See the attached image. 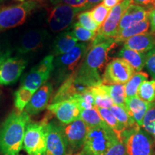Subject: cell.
Wrapping results in <instances>:
<instances>
[{"label":"cell","instance_id":"cell-1","mask_svg":"<svg viewBox=\"0 0 155 155\" xmlns=\"http://www.w3.org/2000/svg\"><path fill=\"white\" fill-rule=\"evenodd\" d=\"M117 44L114 38H108L105 41L91 46L81 67L75 73L77 80L91 88L102 83L101 73L107 65L108 53Z\"/></svg>","mask_w":155,"mask_h":155},{"label":"cell","instance_id":"cell-2","mask_svg":"<svg viewBox=\"0 0 155 155\" xmlns=\"http://www.w3.org/2000/svg\"><path fill=\"white\" fill-rule=\"evenodd\" d=\"M30 121L25 111H13L0 126V152L2 155H19L23 148L25 129Z\"/></svg>","mask_w":155,"mask_h":155},{"label":"cell","instance_id":"cell-3","mask_svg":"<svg viewBox=\"0 0 155 155\" xmlns=\"http://www.w3.org/2000/svg\"><path fill=\"white\" fill-rule=\"evenodd\" d=\"M91 46L84 42L78 43L68 53L57 56L54 59L53 71L58 83L63 82L77 73Z\"/></svg>","mask_w":155,"mask_h":155},{"label":"cell","instance_id":"cell-4","mask_svg":"<svg viewBox=\"0 0 155 155\" xmlns=\"http://www.w3.org/2000/svg\"><path fill=\"white\" fill-rule=\"evenodd\" d=\"M118 140L109 127L88 128L84 144L78 155H105Z\"/></svg>","mask_w":155,"mask_h":155},{"label":"cell","instance_id":"cell-5","mask_svg":"<svg viewBox=\"0 0 155 155\" xmlns=\"http://www.w3.org/2000/svg\"><path fill=\"white\" fill-rule=\"evenodd\" d=\"M140 127L137 125L122 134L121 142L124 144L127 155H153L152 139Z\"/></svg>","mask_w":155,"mask_h":155},{"label":"cell","instance_id":"cell-6","mask_svg":"<svg viewBox=\"0 0 155 155\" xmlns=\"http://www.w3.org/2000/svg\"><path fill=\"white\" fill-rule=\"evenodd\" d=\"M48 119L28 124L25 129L23 149L30 155H44L46 150V126Z\"/></svg>","mask_w":155,"mask_h":155},{"label":"cell","instance_id":"cell-7","mask_svg":"<svg viewBox=\"0 0 155 155\" xmlns=\"http://www.w3.org/2000/svg\"><path fill=\"white\" fill-rule=\"evenodd\" d=\"M38 5L34 1H28L17 5L0 9V31L22 25Z\"/></svg>","mask_w":155,"mask_h":155},{"label":"cell","instance_id":"cell-8","mask_svg":"<svg viewBox=\"0 0 155 155\" xmlns=\"http://www.w3.org/2000/svg\"><path fill=\"white\" fill-rule=\"evenodd\" d=\"M60 125L66 141L67 154L78 155L84 144L88 127L81 118L68 124L60 123Z\"/></svg>","mask_w":155,"mask_h":155},{"label":"cell","instance_id":"cell-9","mask_svg":"<svg viewBox=\"0 0 155 155\" xmlns=\"http://www.w3.org/2000/svg\"><path fill=\"white\" fill-rule=\"evenodd\" d=\"M53 61L54 56L52 55L44 58L23 78L21 86L35 94L50 78L53 71Z\"/></svg>","mask_w":155,"mask_h":155},{"label":"cell","instance_id":"cell-10","mask_svg":"<svg viewBox=\"0 0 155 155\" xmlns=\"http://www.w3.org/2000/svg\"><path fill=\"white\" fill-rule=\"evenodd\" d=\"M135 73L131 65L121 58H115L107 63L102 75L105 85L126 84Z\"/></svg>","mask_w":155,"mask_h":155},{"label":"cell","instance_id":"cell-11","mask_svg":"<svg viewBox=\"0 0 155 155\" xmlns=\"http://www.w3.org/2000/svg\"><path fill=\"white\" fill-rule=\"evenodd\" d=\"M83 9L76 8L66 5H54L48 13V22L50 28L54 32H61L73 24L75 17Z\"/></svg>","mask_w":155,"mask_h":155},{"label":"cell","instance_id":"cell-12","mask_svg":"<svg viewBox=\"0 0 155 155\" xmlns=\"http://www.w3.org/2000/svg\"><path fill=\"white\" fill-rule=\"evenodd\" d=\"M44 155H67V144L61 125L55 121L46 126V150Z\"/></svg>","mask_w":155,"mask_h":155},{"label":"cell","instance_id":"cell-13","mask_svg":"<svg viewBox=\"0 0 155 155\" xmlns=\"http://www.w3.org/2000/svg\"><path fill=\"white\" fill-rule=\"evenodd\" d=\"M47 108L63 124H68L81 118V109L73 98L53 103L48 105Z\"/></svg>","mask_w":155,"mask_h":155},{"label":"cell","instance_id":"cell-14","mask_svg":"<svg viewBox=\"0 0 155 155\" xmlns=\"http://www.w3.org/2000/svg\"><path fill=\"white\" fill-rule=\"evenodd\" d=\"M131 5H132V0H122L114 7L110 10L109 15L98 30L97 34L107 38H115L121 17Z\"/></svg>","mask_w":155,"mask_h":155},{"label":"cell","instance_id":"cell-15","mask_svg":"<svg viewBox=\"0 0 155 155\" xmlns=\"http://www.w3.org/2000/svg\"><path fill=\"white\" fill-rule=\"evenodd\" d=\"M27 65L22 58H9L0 65V85L9 86L16 83Z\"/></svg>","mask_w":155,"mask_h":155},{"label":"cell","instance_id":"cell-16","mask_svg":"<svg viewBox=\"0 0 155 155\" xmlns=\"http://www.w3.org/2000/svg\"><path fill=\"white\" fill-rule=\"evenodd\" d=\"M75 74L63 81L54 96L52 100V104L71 99L77 95L86 92L91 88L87 85L77 80Z\"/></svg>","mask_w":155,"mask_h":155},{"label":"cell","instance_id":"cell-17","mask_svg":"<svg viewBox=\"0 0 155 155\" xmlns=\"http://www.w3.org/2000/svg\"><path fill=\"white\" fill-rule=\"evenodd\" d=\"M53 85L49 82H46L35 93L30 102L25 108V111L28 115H36L43 111L48 107L52 94Z\"/></svg>","mask_w":155,"mask_h":155},{"label":"cell","instance_id":"cell-18","mask_svg":"<svg viewBox=\"0 0 155 155\" xmlns=\"http://www.w3.org/2000/svg\"><path fill=\"white\" fill-rule=\"evenodd\" d=\"M48 36V32L44 30L29 31L22 37L17 48V52L24 55L39 49L43 45Z\"/></svg>","mask_w":155,"mask_h":155},{"label":"cell","instance_id":"cell-19","mask_svg":"<svg viewBox=\"0 0 155 155\" xmlns=\"http://www.w3.org/2000/svg\"><path fill=\"white\" fill-rule=\"evenodd\" d=\"M154 106H155V102H146L137 96L131 98H126L125 100V107L128 113L139 127L142 126L145 114Z\"/></svg>","mask_w":155,"mask_h":155},{"label":"cell","instance_id":"cell-20","mask_svg":"<svg viewBox=\"0 0 155 155\" xmlns=\"http://www.w3.org/2000/svg\"><path fill=\"white\" fill-rule=\"evenodd\" d=\"M150 11L147 10L144 7L137 5H131L124 13L119 27L117 33L127 27L149 19Z\"/></svg>","mask_w":155,"mask_h":155},{"label":"cell","instance_id":"cell-21","mask_svg":"<svg viewBox=\"0 0 155 155\" xmlns=\"http://www.w3.org/2000/svg\"><path fill=\"white\" fill-rule=\"evenodd\" d=\"M124 48L143 53L155 50V34L147 32L134 36L124 42Z\"/></svg>","mask_w":155,"mask_h":155},{"label":"cell","instance_id":"cell-22","mask_svg":"<svg viewBox=\"0 0 155 155\" xmlns=\"http://www.w3.org/2000/svg\"><path fill=\"white\" fill-rule=\"evenodd\" d=\"M78 44V40L71 31H66L58 35L53 42V55L59 56L68 53Z\"/></svg>","mask_w":155,"mask_h":155},{"label":"cell","instance_id":"cell-23","mask_svg":"<svg viewBox=\"0 0 155 155\" xmlns=\"http://www.w3.org/2000/svg\"><path fill=\"white\" fill-rule=\"evenodd\" d=\"M117 58H121L127 61L134 71L139 72L144 68L147 60V53H139L135 50L123 48L117 53Z\"/></svg>","mask_w":155,"mask_h":155},{"label":"cell","instance_id":"cell-24","mask_svg":"<svg viewBox=\"0 0 155 155\" xmlns=\"http://www.w3.org/2000/svg\"><path fill=\"white\" fill-rule=\"evenodd\" d=\"M150 27V23L149 19L147 20L142 21V22L136 23V24L130 25V26L127 27V28L118 32L116 36L114 38V40L117 44L122 42H125L128 39L137 35L147 33Z\"/></svg>","mask_w":155,"mask_h":155},{"label":"cell","instance_id":"cell-25","mask_svg":"<svg viewBox=\"0 0 155 155\" xmlns=\"http://www.w3.org/2000/svg\"><path fill=\"white\" fill-rule=\"evenodd\" d=\"M89 90L94 97L95 106L110 109L114 105V103L108 94L107 85L101 83L96 86L91 87Z\"/></svg>","mask_w":155,"mask_h":155},{"label":"cell","instance_id":"cell-26","mask_svg":"<svg viewBox=\"0 0 155 155\" xmlns=\"http://www.w3.org/2000/svg\"><path fill=\"white\" fill-rule=\"evenodd\" d=\"M96 108L99 113L100 116H101L103 120L114 131V132L116 134V137H117V139L121 142L122 134L124 132L125 130H127V129L118 121L115 116L111 111V110L108 109V108H99L96 107Z\"/></svg>","mask_w":155,"mask_h":155},{"label":"cell","instance_id":"cell-27","mask_svg":"<svg viewBox=\"0 0 155 155\" xmlns=\"http://www.w3.org/2000/svg\"><path fill=\"white\" fill-rule=\"evenodd\" d=\"M81 119L85 122L88 128L108 127L100 116L96 106L91 109L81 110Z\"/></svg>","mask_w":155,"mask_h":155},{"label":"cell","instance_id":"cell-28","mask_svg":"<svg viewBox=\"0 0 155 155\" xmlns=\"http://www.w3.org/2000/svg\"><path fill=\"white\" fill-rule=\"evenodd\" d=\"M149 75L147 73L139 72L135 73L131 79L125 84L126 98H131L137 96L139 88L144 81H147Z\"/></svg>","mask_w":155,"mask_h":155},{"label":"cell","instance_id":"cell-29","mask_svg":"<svg viewBox=\"0 0 155 155\" xmlns=\"http://www.w3.org/2000/svg\"><path fill=\"white\" fill-rule=\"evenodd\" d=\"M110 110L115 116L118 121L127 129H131V128L138 125L128 113L125 106H118L114 104L110 108Z\"/></svg>","mask_w":155,"mask_h":155},{"label":"cell","instance_id":"cell-30","mask_svg":"<svg viewBox=\"0 0 155 155\" xmlns=\"http://www.w3.org/2000/svg\"><path fill=\"white\" fill-rule=\"evenodd\" d=\"M137 96L146 102H155V81H145L141 83Z\"/></svg>","mask_w":155,"mask_h":155},{"label":"cell","instance_id":"cell-31","mask_svg":"<svg viewBox=\"0 0 155 155\" xmlns=\"http://www.w3.org/2000/svg\"><path fill=\"white\" fill-rule=\"evenodd\" d=\"M107 89L114 104L118 106H125L126 95L124 84L107 85Z\"/></svg>","mask_w":155,"mask_h":155},{"label":"cell","instance_id":"cell-32","mask_svg":"<svg viewBox=\"0 0 155 155\" xmlns=\"http://www.w3.org/2000/svg\"><path fill=\"white\" fill-rule=\"evenodd\" d=\"M110 10L111 9L107 8L104 3L101 2L90 11V14L94 22L101 28L109 15Z\"/></svg>","mask_w":155,"mask_h":155},{"label":"cell","instance_id":"cell-33","mask_svg":"<svg viewBox=\"0 0 155 155\" xmlns=\"http://www.w3.org/2000/svg\"><path fill=\"white\" fill-rule=\"evenodd\" d=\"M78 23L83 27L91 32H97L99 30L100 27L94 22V20L91 16L90 11H83L78 15Z\"/></svg>","mask_w":155,"mask_h":155},{"label":"cell","instance_id":"cell-34","mask_svg":"<svg viewBox=\"0 0 155 155\" xmlns=\"http://www.w3.org/2000/svg\"><path fill=\"white\" fill-rule=\"evenodd\" d=\"M72 28L73 30L71 31V32H72L73 36L77 39L78 41L80 40L83 42L93 40L97 34V32H91V31H89L83 28L78 22H75L73 25Z\"/></svg>","mask_w":155,"mask_h":155},{"label":"cell","instance_id":"cell-35","mask_svg":"<svg viewBox=\"0 0 155 155\" xmlns=\"http://www.w3.org/2000/svg\"><path fill=\"white\" fill-rule=\"evenodd\" d=\"M141 127L144 128L146 132L153 135L155 127V106L149 109L145 114Z\"/></svg>","mask_w":155,"mask_h":155},{"label":"cell","instance_id":"cell-36","mask_svg":"<svg viewBox=\"0 0 155 155\" xmlns=\"http://www.w3.org/2000/svg\"><path fill=\"white\" fill-rule=\"evenodd\" d=\"M50 1L54 5H66L76 8L83 9L85 11L88 9L86 5V0H50Z\"/></svg>","mask_w":155,"mask_h":155},{"label":"cell","instance_id":"cell-37","mask_svg":"<svg viewBox=\"0 0 155 155\" xmlns=\"http://www.w3.org/2000/svg\"><path fill=\"white\" fill-rule=\"evenodd\" d=\"M145 66L151 76L152 77L153 80L155 81V50H151L148 53H147Z\"/></svg>","mask_w":155,"mask_h":155},{"label":"cell","instance_id":"cell-38","mask_svg":"<svg viewBox=\"0 0 155 155\" xmlns=\"http://www.w3.org/2000/svg\"><path fill=\"white\" fill-rule=\"evenodd\" d=\"M105 155H127L124 144L123 142L118 140L109 149Z\"/></svg>","mask_w":155,"mask_h":155},{"label":"cell","instance_id":"cell-39","mask_svg":"<svg viewBox=\"0 0 155 155\" xmlns=\"http://www.w3.org/2000/svg\"><path fill=\"white\" fill-rule=\"evenodd\" d=\"M132 3L144 7L150 12L155 8V0H132Z\"/></svg>","mask_w":155,"mask_h":155},{"label":"cell","instance_id":"cell-40","mask_svg":"<svg viewBox=\"0 0 155 155\" xmlns=\"http://www.w3.org/2000/svg\"><path fill=\"white\" fill-rule=\"evenodd\" d=\"M149 20L150 23L151 32H155V8L150 12V16H149Z\"/></svg>","mask_w":155,"mask_h":155},{"label":"cell","instance_id":"cell-41","mask_svg":"<svg viewBox=\"0 0 155 155\" xmlns=\"http://www.w3.org/2000/svg\"><path fill=\"white\" fill-rule=\"evenodd\" d=\"M121 0H103V3L107 8L111 9L117 5L120 2Z\"/></svg>","mask_w":155,"mask_h":155},{"label":"cell","instance_id":"cell-42","mask_svg":"<svg viewBox=\"0 0 155 155\" xmlns=\"http://www.w3.org/2000/svg\"><path fill=\"white\" fill-rule=\"evenodd\" d=\"M102 1L103 0H86V5L87 9H91L94 6L98 5V4H100Z\"/></svg>","mask_w":155,"mask_h":155},{"label":"cell","instance_id":"cell-43","mask_svg":"<svg viewBox=\"0 0 155 155\" xmlns=\"http://www.w3.org/2000/svg\"><path fill=\"white\" fill-rule=\"evenodd\" d=\"M4 61H5V56L0 55V65H1V63H2Z\"/></svg>","mask_w":155,"mask_h":155},{"label":"cell","instance_id":"cell-44","mask_svg":"<svg viewBox=\"0 0 155 155\" xmlns=\"http://www.w3.org/2000/svg\"><path fill=\"white\" fill-rule=\"evenodd\" d=\"M153 136H154V139H155V127H154V134H153Z\"/></svg>","mask_w":155,"mask_h":155},{"label":"cell","instance_id":"cell-45","mask_svg":"<svg viewBox=\"0 0 155 155\" xmlns=\"http://www.w3.org/2000/svg\"><path fill=\"white\" fill-rule=\"evenodd\" d=\"M19 1H24V0H19Z\"/></svg>","mask_w":155,"mask_h":155},{"label":"cell","instance_id":"cell-46","mask_svg":"<svg viewBox=\"0 0 155 155\" xmlns=\"http://www.w3.org/2000/svg\"><path fill=\"white\" fill-rule=\"evenodd\" d=\"M154 34H155V32H154Z\"/></svg>","mask_w":155,"mask_h":155},{"label":"cell","instance_id":"cell-47","mask_svg":"<svg viewBox=\"0 0 155 155\" xmlns=\"http://www.w3.org/2000/svg\"><path fill=\"white\" fill-rule=\"evenodd\" d=\"M153 155H155V154H153Z\"/></svg>","mask_w":155,"mask_h":155},{"label":"cell","instance_id":"cell-48","mask_svg":"<svg viewBox=\"0 0 155 155\" xmlns=\"http://www.w3.org/2000/svg\"><path fill=\"white\" fill-rule=\"evenodd\" d=\"M67 155H69V154H67Z\"/></svg>","mask_w":155,"mask_h":155}]
</instances>
